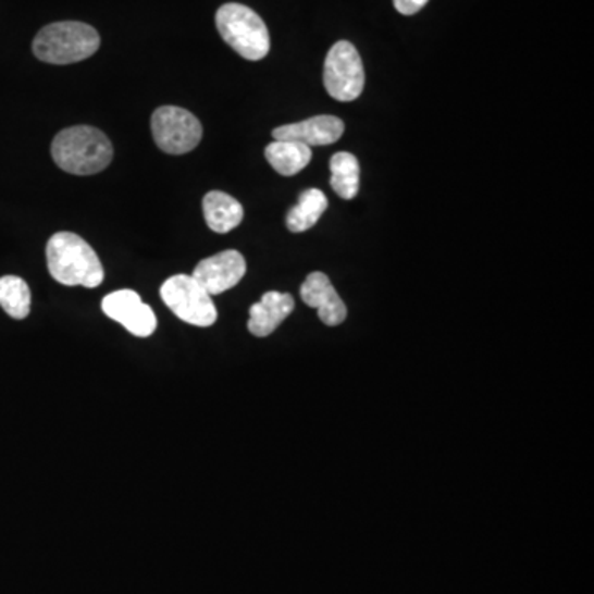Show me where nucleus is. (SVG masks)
Masks as SVG:
<instances>
[{"label":"nucleus","mask_w":594,"mask_h":594,"mask_svg":"<svg viewBox=\"0 0 594 594\" xmlns=\"http://www.w3.org/2000/svg\"><path fill=\"white\" fill-rule=\"evenodd\" d=\"M48 273L63 286L92 289L103 283V264L88 242L75 233H55L47 243Z\"/></svg>","instance_id":"1"},{"label":"nucleus","mask_w":594,"mask_h":594,"mask_svg":"<svg viewBox=\"0 0 594 594\" xmlns=\"http://www.w3.org/2000/svg\"><path fill=\"white\" fill-rule=\"evenodd\" d=\"M113 156L107 134L91 126L66 127L52 143L53 162L73 175L99 174L111 164Z\"/></svg>","instance_id":"2"},{"label":"nucleus","mask_w":594,"mask_h":594,"mask_svg":"<svg viewBox=\"0 0 594 594\" xmlns=\"http://www.w3.org/2000/svg\"><path fill=\"white\" fill-rule=\"evenodd\" d=\"M98 32L83 22H55L38 32L34 53L50 65H72L98 52Z\"/></svg>","instance_id":"3"},{"label":"nucleus","mask_w":594,"mask_h":594,"mask_svg":"<svg viewBox=\"0 0 594 594\" xmlns=\"http://www.w3.org/2000/svg\"><path fill=\"white\" fill-rule=\"evenodd\" d=\"M216 28L223 40L243 59L263 60L270 53V32L263 18L242 4H225L215 15Z\"/></svg>","instance_id":"4"},{"label":"nucleus","mask_w":594,"mask_h":594,"mask_svg":"<svg viewBox=\"0 0 594 594\" xmlns=\"http://www.w3.org/2000/svg\"><path fill=\"white\" fill-rule=\"evenodd\" d=\"M161 297L181 321L195 327H210L219 319L212 296L188 274L169 277L161 286Z\"/></svg>","instance_id":"5"},{"label":"nucleus","mask_w":594,"mask_h":594,"mask_svg":"<svg viewBox=\"0 0 594 594\" xmlns=\"http://www.w3.org/2000/svg\"><path fill=\"white\" fill-rule=\"evenodd\" d=\"M324 86L332 98L350 103L362 95L366 70L357 48L350 41H337L329 50L324 65Z\"/></svg>","instance_id":"6"},{"label":"nucleus","mask_w":594,"mask_h":594,"mask_svg":"<svg viewBox=\"0 0 594 594\" xmlns=\"http://www.w3.org/2000/svg\"><path fill=\"white\" fill-rule=\"evenodd\" d=\"M151 129L159 149L171 156L194 151L203 136L202 123L178 107L158 108L152 114Z\"/></svg>","instance_id":"7"},{"label":"nucleus","mask_w":594,"mask_h":594,"mask_svg":"<svg viewBox=\"0 0 594 594\" xmlns=\"http://www.w3.org/2000/svg\"><path fill=\"white\" fill-rule=\"evenodd\" d=\"M101 309L108 318L120 322L127 332L136 337H149L158 329V318L149 306L144 305L136 290L121 289L108 294L101 302Z\"/></svg>","instance_id":"8"},{"label":"nucleus","mask_w":594,"mask_h":594,"mask_svg":"<svg viewBox=\"0 0 594 594\" xmlns=\"http://www.w3.org/2000/svg\"><path fill=\"white\" fill-rule=\"evenodd\" d=\"M245 274L246 261L243 255L236 250H226L200 261L191 276L210 296H219L235 287Z\"/></svg>","instance_id":"9"},{"label":"nucleus","mask_w":594,"mask_h":594,"mask_svg":"<svg viewBox=\"0 0 594 594\" xmlns=\"http://www.w3.org/2000/svg\"><path fill=\"white\" fill-rule=\"evenodd\" d=\"M301 297L306 306L318 309L319 319L329 327L341 325L347 318V306L324 273H311L306 277Z\"/></svg>","instance_id":"10"},{"label":"nucleus","mask_w":594,"mask_h":594,"mask_svg":"<svg viewBox=\"0 0 594 594\" xmlns=\"http://www.w3.org/2000/svg\"><path fill=\"white\" fill-rule=\"evenodd\" d=\"M344 123L335 116H314L273 131L274 140H296L306 146H331L344 134Z\"/></svg>","instance_id":"11"},{"label":"nucleus","mask_w":594,"mask_h":594,"mask_svg":"<svg viewBox=\"0 0 594 594\" xmlns=\"http://www.w3.org/2000/svg\"><path fill=\"white\" fill-rule=\"evenodd\" d=\"M294 297L287 293L268 290L260 302H255L250 309L248 331L257 337H268L273 334L294 311Z\"/></svg>","instance_id":"12"},{"label":"nucleus","mask_w":594,"mask_h":594,"mask_svg":"<svg viewBox=\"0 0 594 594\" xmlns=\"http://www.w3.org/2000/svg\"><path fill=\"white\" fill-rule=\"evenodd\" d=\"M203 216L212 232L225 235L243 222L242 203L225 191L213 190L203 197Z\"/></svg>","instance_id":"13"},{"label":"nucleus","mask_w":594,"mask_h":594,"mask_svg":"<svg viewBox=\"0 0 594 594\" xmlns=\"http://www.w3.org/2000/svg\"><path fill=\"white\" fill-rule=\"evenodd\" d=\"M264 156L271 168L286 177L299 174L312 161L311 147L296 140H274L268 144Z\"/></svg>","instance_id":"14"},{"label":"nucleus","mask_w":594,"mask_h":594,"mask_svg":"<svg viewBox=\"0 0 594 594\" xmlns=\"http://www.w3.org/2000/svg\"><path fill=\"white\" fill-rule=\"evenodd\" d=\"M327 210V197L319 188H308L302 191L299 202L289 210L286 226L289 232L302 233L311 230Z\"/></svg>","instance_id":"15"},{"label":"nucleus","mask_w":594,"mask_h":594,"mask_svg":"<svg viewBox=\"0 0 594 594\" xmlns=\"http://www.w3.org/2000/svg\"><path fill=\"white\" fill-rule=\"evenodd\" d=\"M331 185L335 194L344 200H352L360 188V164L356 156L337 152L331 159Z\"/></svg>","instance_id":"16"},{"label":"nucleus","mask_w":594,"mask_h":594,"mask_svg":"<svg viewBox=\"0 0 594 594\" xmlns=\"http://www.w3.org/2000/svg\"><path fill=\"white\" fill-rule=\"evenodd\" d=\"M0 308L4 309L12 319L27 318L30 314V287L18 276L0 277Z\"/></svg>","instance_id":"17"},{"label":"nucleus","mask_w":594,"mask_h":594,"mask_svg":"<svg viewBox=\"0 0 594 594\" xmlns=\"http://www.w3.org/2000/svg\"><path fill=\"white\" fill-rule=\"evenodd\" d=\"M430 0H393L396 11L404 15H414L428 4Z\"/></svg>","instance_id":"18"}]
</instances>
